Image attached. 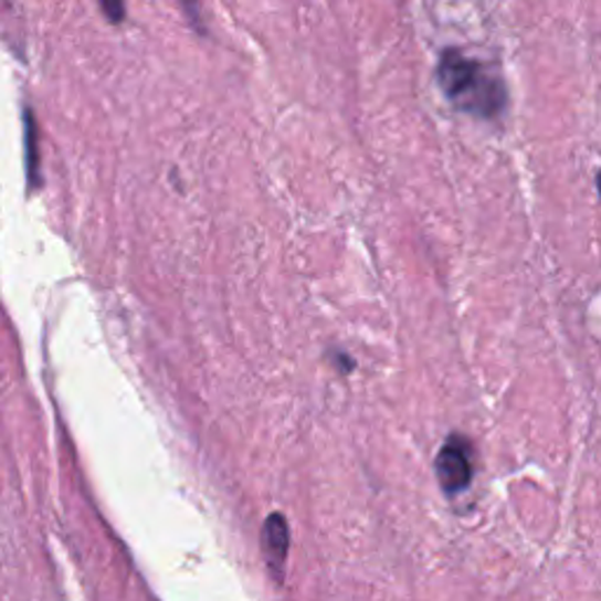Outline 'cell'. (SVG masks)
I'll list each match as a JSON object with an SVG mask.
<instances>
[{
  "mask_svg": "<svg viewBox=\"0 0 601 601\" xmlns=\"http://www.w3.org/2000/svg\"><path fill=\"white\" fill-rule=\"evenodd\" d=\"M181 8L186 12V17L191 19L193 24L202 22V12H200V0H181Z\"/></svg>",
  "mask_w": 601,
  "mask_h": 601,
  "instance_id": "6",
  "label": "cell"
},
{
  "mask_svg": "<svg viewBox=\"0 0 601 601\" xmlns=\"http://www.w3.org/2000/svg\"><path fill=\"white\" fill-rule=\"evenodd\" d=\"M263 555H266L268 569L273 571L275 578H282V571H285V561L289 552V526L280 513L271 515L263 524Z\"/></svg>",
  "mask_w": 601,
  "mask_h": 601,
  "instance_id": "3",
  "label": "cell"
},
{
  "mask_svg": "<svg viewBox=\"0 0 601 601\" xmlns=\"http://www.w3.org/2000/svg\"><path fill=\"white\" fill-rule=\"evenodd\" d=\"M435 470L446 494H458L467 488L470 479H473V451H470L467 440L451 435L440 449Z\"/></svg>",
  "mask_w": 601,
  "mask_h": 601,
  "instance_id": "2",
  "label": "cell"
},
{
  "mask_svg": "<svg viewBox=\"0 0 601 601\" xmlns=\"http://www.w3.org/2000/svg\"><path fill=\"white\" fill-rule=\"evenodd\" d=\"M597 186H599V193H601V172H599V177H597Z\"/></svg>",
  "mask_w": 601,
  "mask_h": 601,
  "instance_id": "7",
  "label": "cell"
},
{
  "mask_svg": "<svg viewBox=\"0 0 601 601\" xmlns=\"http://www.w3.org/2000/svg\"><path fill=\"white\" fill-rule=\"evenodd\" d=\"M437 78L444 97L463 113H470V116L484 120L498 118L507 104V92L500 75L482 62L467 60L456 50H446L442 54Z\"/></svg>",
  "mask_w": 601,
  "mask_h": 601,
  "instance_id": "1",
  "label": "cell"
},
{
  "mask_svg": "<svg viewBox=\"0 0 601 601\" xmlns=\"http://www.w3.org/2000/svg\"><path fill=\"white\" fill-rule=\"evenodd\" d=\"M24 146H27V172H29V181L31 186H41V146H38V129L33 125L31 110H27L24 118Z\"/></svg>",
  "mask_w": 601,
  "mask_h": 601,
  "instance_id": "4",
  "label": "cell"
},
{
  "mask_svg": "<svg viewBox=\"0 0 601 601\" xmlns=\"http://www.w3.org/2000/svg\"><path fill=\"white\" fill-rule=\"evenodd\" d=\"M110 24H120L125 19V0H99Z\"/></svg>",
  "mask_w": 601,
  "mask_h": 601,
  "instance_id": "5",
  "label": "cell"
}]
</instances>
